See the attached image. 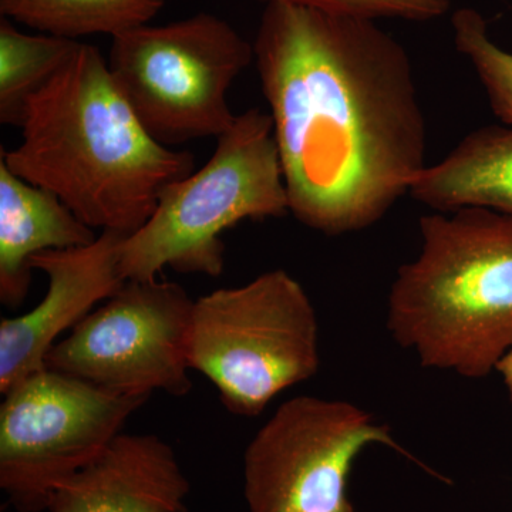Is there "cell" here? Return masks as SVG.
I'll return each mask as SVG.
<instances>
[{
  "instance_id": "obj_6",
  "label": "cell",
  "mask_w": 512,
  "mask_h": 512,
  "mask_svg": "<svg viewBox=\"0 0 512 512\" xmlns=\"http://www.w3.org/2000/svg\"><path fill=\"white\" fill-rule=\"evenodd\" d=\"M252 60L254 46L227 20L198 13L114 36L107 64L151 137L175 148L229 130L228 92Z\"/></svg>"
},
{
  "instance_id": "obj_7",
  "label": "cell",
  "mask_w": 512,
  "mask_h": 512,
  "mask_svg": "<svg viewBox=\"0 0 512 512\" xmlns=\"http://www.w3.org/2000/svg\"><path fill=\"white\" fill-rule=\"evenodd\" d=\"M373 444L450 483L355 404L298 396L278 407L245 450L248 512H357L348 495L350 471Z\"/></svg>"
},
{
  "instance_id": "obj_8",
  "label": "cell",
  "mask_w": 512,
  "mask_h": 512,
  "mask_svg": "<svg viewBox=\"0 0 512 512\" xmlns=\"http://www.w3.org/2000/svg\"><path fill=\"white\" fill-rule=\"evenodd\" d=\"M3 397L0 488L16 511L43 512L57 485L96 460L151 396L109 392L45 367Z\"/></svg>"
},
{
  "instance_id": "obj_14",
  "label": "cell",
  "mask_w": 512,
  "mask_h": 512,
  "mask_svg": "<svg viewBox=\"0 0 512 512\" xmlns=\"http://www.w3.org/2000/svg\"><path fill=\"white\" fill-rule=\"evenodd\" d=\"M167 0H0L3 18L47 35L77 40L121 35L147 25Z\"/></svg>"
},
{
  "instance_id": "obj_16",
  "label": "cell",
  "mask_w": 512,
  "mask_h": 512,
  "mask_svg": "<svg viewBox=\"0 0 512 512\" xmlns=\"http://www.w3.org/2000/svg\"><path fill=\"white\" fill-rule=\"evenodd\" d=\"M451 28L454 45L476 70L495 116L512 126V53L493 42L487 20L476 9H457Z\"/></svg>"
},
{
  "instance_id": "obj_11",
  "label": "cell",
  "mask_w": 512,
  "mask_h": 512,
  "mask_svg": "<svg viewBox=\"0 0 512 512\" xmlns=\"http://www.w3.org/2000/svg\"><path fill=\"white\" fill-rule=\"evenodd\" d=\"M191 485L156 434L120 433L89 466L57 485L47 512H187Z\"/></svg>"
},
{
  "instance_id": "obj_18",
  "label": "cell",
  "mask_w": 512,
  "mask_h": 512,
  "mask_svg": "<svg viewBox=\"0 0 512 512\" xmlns=\"http://www.w3.org/2000/svg\"><path fill=\"white\" fill-rule=\"evenodd\" d=\"M495 370H498L503 375L505 387H507L508 394H510V399L512 400V348L508 349L504 356L498 360Z\"/></svg>"
},
{
  "instance_id": "obj_5",
  "label": "cell",
  "mask_w": 512,
  "mask_h": 512,
  "mask_svg": "<svg viewBox=\"0 0 512 512\" xmlns=\"http://www.w3.org/2000/svg\"><path fill=\"white\" fill-rule=\"evenodd\" d=\"M318 316L284 269L201 296L192 309L190 366L214 383L229 413L255 417L318 373Z\"/></svg>"
},
{
  "instance_id": "obj_17",
  "label": "cell",
  "mask_w": 512,
  "mask_h": 512,
  "mask_svg": "<svg viewBox=\"0 0 512 512\" xmlns=\"http://www.w3.org/2000/svg\"><path fill=\"white\" fill-rule=\"evenodd\" d=\"M268 3L303 6L338 13V15L359 16V18H396L429 22L441 18L450 10V0H262Z\"/></svg>"
},
{
  "instance_id": "obj_10",
  "label": "cell",
  "mask_w": 512,
  "mask_h": 512,
  "mask_svg": "<svg viewBox=\"0 0 512 512\" xmlns=\"http://www.w3.org/2000/svg\"><path fill=\"white\" fill-rule=\"evenodd\" d=\"M126 235L100 232L86 247L52 249L32 258L45 272L47 292L32 311L0 322V392L46 367V356L59 336L82 322L94 306L119 291L120 249Z\"/></svg>"
},
{
  "instance_id": "obj_2",
  "label": "cell",
  "mask_w": 512,
  "mask_h": 512,
  "mask_svg": "<svg viewBox=\"0 0 512 512\" xmlns=\"http://www.w3.org/2000/svg\"><path fill=\"white\" fill-rule=\"evenodd\" d=\"M12 173L55 192L90 228L128 235L158 198L194 171L190 151L151 137L97 47L82 43L29 101L22 141L0 151Z\"/></svg>"
},
{
  "instance_id": "obj_15",
  "label": "cell",
  "mask_w": 512,
  "mask_h": 512,
  "mask_svg": "<svg viewBox=\"0 0 512 512\" xmlns=\"http://www.w3.org/2000/svg\"><path fill=\"white\" fill-rule=\"evenodd\" d=\"M82 42L23 33L0 20V123L22 128L29 101L77 52Z\"/></svg>"
},
{
  "instance_id": "obj_3",
  "label": "cell",
  "mask_w": 512,
  "mask_h": 512,
  "mask_svg": "<svg viewBox=\"0 0 512 512\" xmlns=\"http://www.w3.org/2000/svg\"><path fill=\"white\" fill-rule=\"evenodd\" d=\"M421 251L397 272L387 328L426 367L481 379L512 348V217L488 208L420 220Z\"/></svg>"
},
{
  "instance_id": "obj_9",
  "label": "cell",
  "mask_w": 512,
  "mask_h": 512,
  "mask_svg": "<svg viewBox=\"0 0 512 512\" xmlns=\"http://www.w3.org/2000/svg\"><path fill=\"white\" fill-rule=\"evenodd\" d=\"M194 303L175 282L126 281L50 349L46 367L117 394L183 397Z\"/></svg>"
},
{
  "instance_id": "obj_1",
  "label": "cell",
  "mask_w": 512,
  "mask_h": 512,
  "mask_svg": "<svg viewBox=\"0 0 512 512\" xmlns=\"http://www.w3.org/2000/svg\"><path fill=\"white\" fill-rule=\"evenodd\" d=\"M252 46L289 212L332 237L382 220L427 167L402 43L373 19L268 3Z\"/></svg>"
},
{
  "instance_id": "obj_13",
  "label": "cell",
  "mask_w": 512,
  "mask_h": 512,
  "mask_svg": "<svg viewBox=\"0 0 512 512\" xmlns=\"http://www.w3.org/2000/svg\"><path fill=\"white\" fill-rule=\"evenodd\" d=\"M409 194L439 212L488 208L512 217V126L468 134L414 178Z\"/></svg>"
},
{
  "instance_id": "obj_12",
  "label": "cell",
  "mask_w": 512,
  "mask_h": 512,
  "mask_svg": "<svg viewBox=\"0 0 512 512\" xmlns=\"http://www.w3.org/2000/svg\"><path fill=\"white\" fill-rule=\"evenodd\" d=\"M97 237L55 192L28 183L0 160V301L6 308L25 302L33 256L86 247Z\"/></svg>"
},
{
  "instance_id": "obj_4",
  "label": "cell",
  "mask_w": 512,
  "mask_h": 512,
  "mask_svg": "<svg viewBox=\"0 0 512 512\" xmlns=\"http://www.w3.org/2000/svg\"><path fill=\"white\" fill-rule=\"evenodd\" d=\"M288 212L274 121L269 113L249 109L217 138L208 163L168 185L150 220L124 238L121 278L154 281L165 266L218 278L224 272L221 237L227 229Z\"/></svg>"
}]
</instances>
